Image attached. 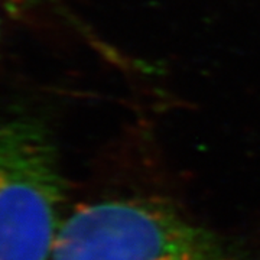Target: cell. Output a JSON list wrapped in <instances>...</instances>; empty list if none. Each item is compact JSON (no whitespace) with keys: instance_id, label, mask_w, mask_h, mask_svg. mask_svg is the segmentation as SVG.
Returning <instances> with one entry per match:
<instances>
[{"instance_id":"cell-1","label":"cell","mask_w":260,"mask_h":260,"mask_svg":"<svg viewBox=\"0 0 260 260\" xmlns=\"http://www.w3.org/2000/svg\"><path fill=\"white\" fill-rule=\"evenodd\" d=\"M54 260H250L234 244L149 200H107L65 218Z\"/></svg>"},{"instance_id":"cell-2","label":"cell","mask_w":260,"mask_h":260,"mask_svg":"<svg viewBox=\"0 0 260 260\" xmlns=\"http://www.w3.org/2000/svg\"><path fill=\"white\" fill-rule=\"evenodd\" d=\"M64 201L47 124L26 114L0 120V260H54Z\"/></svg>"},{"instance_id":"cell-3","label":"cell","mask_w":260,"mask_h":260,"mask_svg":"<svg viewBox=\"0 0 260 260\" xmlns=\"http://www.w3.org/2000/svg\"><path fill=\"white\" fill-rule=\"evenodd\" d=\"M6 10L13 16H22L44 6L49 0H2Z\"/></svg>"},{"instance_id":"cell-4","label":"cell","mask_w":260,"mask_h":260,"mask_svg":"<svg viewBox=\"0 0 260 260\" xmlns=\"http://www.w3.org/2000/svg\"><path fill=\"white\" fill-rule=\"evenodd\" d=\"M0 35H2V30H0Z\"/></svg>"}]
</instances>
